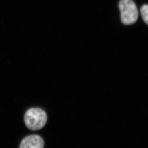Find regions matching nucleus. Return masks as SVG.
<instances>
[{
	"label": "nucleus",
	"mask_w": 148,
	"mask_h": 148,
	"mask_svg": "<svg viewBox=\"0 0 148 148\" xmlns=\"http://www.w3.org/2000/svg\"><path fill=\"white\" fill-rule=\"evenodd\" d=\"M119 7L123 24L131 25L137 21L138 17L137 8L132 0H120Z\"/></svg>",
	"instance_id": "2"
},
{
	"label": "nucleus",
	"mask_w": 148,
	"mask_h": 148,
	"mask_svg": "<svg viewBox=\"0 0 148 148\" xmlns=\"http://www.w3.org/2000/svg\"><path fill=\"white\" fill-rule=\"evenodd\" d=\"M46 112L40 108H32L26 112L24 121L27 127L32 131L42 129L47 122Z\"/></svg>",
	"instance_id": "1"
},
{
	"label": "nucleus",
	"mask_w": 148,
	"mask_h": 148,
	"mask_svg": "<svg viewBox=\"0 0 148 148\" xmlns=\"http://www.w3.org/2000/svg\"><path fill=\"white\" fill-rule=\"evenodd\" d=\"M44 142L42 138L37 135H31L24 138L19 148H43Z\"/></svg>",
	"instance_id": "3"
},
{
	"label": "nucleus",
	"mask_w": 148,
	"mask_h": 148,
	"mask_svg": "<svg viewBox=\"0 0 148 148\" xmlns=\"http://www.w3.org/2000/svg\"><path fill=\"white\" fill-rule=\"evenodd\" d=\"M140 13L143 21L148 25V5H143L140 9Z\"/></svg>",
	"instance_id": "4"
}]
</instances>
